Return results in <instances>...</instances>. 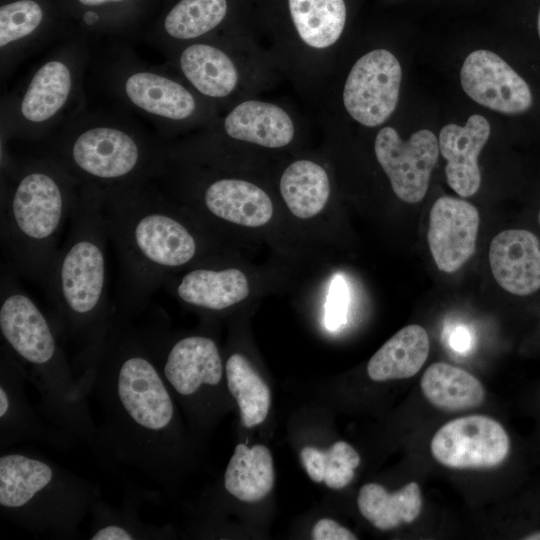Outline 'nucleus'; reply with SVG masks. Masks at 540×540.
<instances>
[{
  "instance_id": "f257e3e1",
  "label": "nucleus",
  "mask_w": 540,
  "mask_h": 540,
  "mask_svg": "<svg viewBox=\"0 0 540 540\" xmlns=\"http://www.w3.org/2000/svg\"><path fill=\"white\" fill-rule=\"evenodd\" d=\"M132 320L115 309L100 351L80 377L100 406L102 461L130 465L166 485L174 462L175 405Z\"/></svg>"
},
{
  "instance_id": "f03ea898",
  "label": "nucleus",
  "mask_w": 540,
  "mask_h": 540,
  "mask_svg": "<svg viewBox=\"0 0 540 540\" xmlns=\"http://www.w3.org/2000/svg\"><path fill=\"white\" fill-rule=\"evenodd\" d=\"M101 190L108 239L119 265L115 309L137 317L171 273L198 256L199 239L148 182Z\"/></svg>"
},
{
  "instance_id": "7ed1b4c3",
  "label": "nucleus",
  "mask_w": 540,
  "mask_h": 540,
  "mask_svg": "<svg viewBox=\"0 0 540 540\" xmlns=\"http://www.w3.org/2000/svg\"><path fill=\"white\" fill-rule=\"evenodd\" d=\"M69 233L42 284L62 334L78 348L80 369L100 351L115 309L108 299V239L102 190L79 185Z\"/></svg>"
},
{
  "instance_id": "20e7f679",
  "label": "nucleus",
  "mask_w": 540,
  "mask_h": 540,
  "mask_svg": "<svg viewBox=\"0 0 540 540\" xmlns=\"http://www.w3.org/2000/svg\"><path fill=\"white\" fill-rule=\"evenodd\" d=\"M5 269L0 290V331L40 396L43 413L58 428L84 441L102 458L98 427L88 408L89 390L76 378L50 320Z\"/></svg>"
},
{
  "instance_id": "39448f33",
  "label": "nucleus",
  "mask_w": 540,
  "mask_h": 540,
  "mask_svg": "<svg viewBox=\"0 0 540 540\" xmlns=\"http://www.w3.org/2000/svg\"><path fill=\"white\" fill-rule=\"evenodd\" d=\"M78 183L55 159L17 168L1 212V238L16 273L43 284L59 249Z\"/></svg>"
},
{
  "instance_id": "423d86ee",
  "label": "nucleus",
  "mask_w": 540,
  "mask_h": 540,
  "mask_svg": "<svg viewBox=\"0 0 540 540\" xmlns=\"http://www.w3.org/2000/svg\"><path fill=\"white\" fill-rule=\"evenodd\" d=\"M98 498L94 485L43 456H0L1 514L28 530L73 537Z\"/></svg>"
},
{
  "instance_id": "0eeeda50",
  "label": "nucleus",
  "mask_w": 540,
  "mask_h": 540,
  "mask_svg": "<svg viewBox=\"0 0 540 540\" xmlns=\"http://www.w3.org/2000/svg\"><path fill=\"white\" fill-rule=\"evenodd\" d=\"M57 160L78 185L100 189L148 182L159 170L157 148L116 126H91L63 146Z\"/></svg>"
},
{
  "instance_id": "6e6552de",
  "label": "nucleus",
  "mask_w": 540,
  "mask_h": 540,
  "mask_svg": "<svg viewBox=\"0 0 540 540\" xmlns=\"http://www.w3.org/2000/svg\"><path fill=\"white\" fill-rule=\"evenodd\" d=\"M138 327L171 393L190 399L220 384L222 358L212 338L188 335L167 340L156 321Z\"/></svg>"
},
{
  "instance_id": "1a4fd4ad",
  "label": "nucleus",
  "mask_w": 540,
  "mask_h": 540,
  "mask_svg": "<svg viewBox=\"0 0 540 540\" xmlns=\"http://www.w3.org/2000/svg\"><path fill=\"white\" fill-rule=\"evenodd\" d=\"M402 79L398 59L386 49H376L359 58L343 89V103L358 123L375 127L394 112Z\"/></svg>"
},
{
  "instance_id": "9d476101",
  "label": "nucleus",
  "mask_w": 540,
  "mask_h": 540,
  "mask_svg": "<svg viewBox=\"0 0 540 540\" xmlns=\"http://www.w3.org/2000/svg\"><path fill=\"white\" fill-rule=\"evenodd\" d=\"M430 449L442 465L456 469L492 468L510 450L504 427L485 415H468L445 423L432 437Z\"/></svg>"
},
{
  "instance_id": "9b49d317",
  "label": "nucleus",
  "mask_w": 540,
  "mask_h": 540,
  "mask_svg": "<svg viewBox=\"0 0 540 540\" xmlns=\"http://www.w3.org/2000/svg\"><path fill=\"white\" fill-rule=\"evenodd\" d=\"M374 150L396 196L407 203L422 200L439 155L435 134L421 129L402 140L394 128L386 126L378 132Z\"/></svg>"
},
{
  "instance_id": "f8f14e48",
  "label": "nucleus",
  "mask_w": 540,
  "mask_h": 540,
  "mask_svg": "<svg viewBox=\"0 0 540 540\" xmlns=\"http://www.w3.org/2000/svg\"><path fill=\"white\" fill-rule=\"evenodd\" d=\"M22 365L4 344L0 361L1 448L20 441H40L57 448L70 446L71 435L55 425L45 424L30 406L23 388Z\"/></svg>"
},
{
  "instance_id": "ddd939ff",
  "label": "nucleus",
  "mask_w": 540,
  "mask_h": 540,
  "mask_svg": "<svg viewBox=\"0 0 540 540\" xmlns=\"http://www.w3.org/2000/svg\"><path fill=\"white\" fill-rule=\"evenodd\" d=\"M460 81L472 100L503 114L523 113L533 102L527 82L505 60L489 50H475L466 57Z\"/></svg>"
},
{
  "instance_id": "4468645a",
  "label": "nucleus",
  "mask_w": 540,
  "mask_h": 540,
  "mask_svg": "<svg viewBox=\"0 0 540 540\" xmlns=\"http://www.w3.org/2000/svg\"><path fill=\"white\" fill-rule=\"evenodd\" d=\"M479 228L477 208L459 198L439 197L429 214L427 240L439 270L452 273L474 254Z\"/></svg>"
},
{
  "instance_id": "2eb2a0df",
  "label": "nucleus",
  "mask_w": 540,
  "mask_h": 540,
  "mask_svg": "<svg viewBox=\"0 0 540 540\" xmlns=\"http://www.w3.org/2000/svg\"><path fill=\"white\" fill-rule=\"evenodd\" d=\"M489 262L496 282L507 292L526 296L540 288V244L524 229H508L491 241Z\"/></svg>"
},
{
  "instance_id": "dca6fc26",
  "label": "nucleus",
  "mask_w": 540,
  "mask_h": 540,
  "mask_svg": "<svg viewBox=\"0 0 540 540\" xmlns=\"http://www.w3.org/2000/svg\"><path fill=\"white\" fill-rule=\"evenodd\" d=\"M489 135L490 124L479 114L471 115L464 126L447 124L439 133L447 183L461 197H470L480 188L478 156Z\"/></svg>"
},
{
  "instance_id": "f3484780",
  "label": "nucleus",
  "mask_w": 540,
  "mask_h": 540,
  "mask_svg": "<svg viewBox=\"0 0 540 540\" xmlns=\"http://www.w3.org/2000/svg\"><path fill=\"white\" fill-rule=\"evenodd\" d=\"M202 203L211 217L247 227H260L273 215V205L266 192L240 179L212 181L203 191Z\"/></svg>"
},
{
  "instance_id": "a211bd4d",
  "label": "nucleus",
  "mask_w": 540,
  "mask_h": 540,
  "mask_svg": "<svg viewBox=\"0 0 540 540\" xmlns=\"http://www.w3.org/2000/svg\"><path fill=\"white\" fill-rule=\"evenodd\" d=\"M173 286L184 303L205 310L221 311L245 299L249 284L237 268H195L184 274Z\"/></svg>"
},
{
  "instance_id": "6ab92c4d",
  "label": "nucleus",
  "mask_w": 540,
  "mask_h": 540,
  "mask_svg": "<svg viewBox=\"0 0 540 540\" xmlns=\"http://www.w3.org/2000/svg\"><path fill=\"white\" fill-rule=\"evenodd\" d=\"M126 98L149 115L180 121L196 110L194 96L178 82L152 71L130 73L124 83Z\"/></svg>"
},
{
  "instance_id": "aec40b11",
  "label": "nucleus",
  "mask_w": 540,
  "mask_h": 540,
  "mask_svg": "<svg viewBox=\"0 0 540 540\" xmlns=\"http://www.w3.org/2000/svg\"><path fill=\"white\" fill-rule=\"evenodd\" d=\"M224 129L233 139L267 148L288 145L294 137V125L281 107L258 100H248L233 108L224 120Z\"/></svg>"
},
{
  "instance_id": "412c9836",
  "label": "nucleus",
  "mask_w": 540,
  "mask_h": 540,
  "mask_svg": "<svg viewBox=\"0 0 540 540\" xmlns=\"http://www.w3.org/2000/svg\"><path fill=\"white\" fill-rule=\"evenodd\" d=\"M73 88L70 66L53 59L39 67L31 78L19 105L22 119L33 125L47 123L67 104Z\"/></svg>"
},
{
  "instance_id": "4be33fe9",
  "label": "nucleus",
  "mask_w": 540,
  "mask_h": 540,
  "mask_svg": "<svg viewBox=\"0 0 540 540\" xmlns=\"http://www.w3.org/2000/svg\"><path fill=\"white\" fill-rule=\"evenodd\" d=\"M429 349V336L422 326H405L371 357L368 376L377 382L410 378L423 367Z\"/></svg>"
},
{
  "instance_id": "5701e85b",
  "label": "nucleus",
  "mask_w": 540,
  "mask_h": 540,
  "mask_svg": "<svg viewBox=\"0 0 540 540\" xmlns=\"http://www.w3.org/2000/svg\"><path fill=\"white\" fill-rule=\"evenodd\" d=\"M420 387L433 406L446 411L472 409L485 398V390L475 376L444 362L433 363L425 370Z\"/></svg>"
},
{
  "instance_id": "b1692460",
  "label": "nucleus",
  "mask_w": 540,
  "mask_h": 540,
  "mask_svg": "<svg viewBox=\"0 0 540 540\" xmlns=\"http://www.w3.org/2000/svg\"><path fill=\"white\" fill-rule=\"evenodd\" d=\"M274 478L269 449L261 444L248 447L240 443L225 470L224 488L242 502H257L271 491Z\"/></svg>"
},
{
  "instance_id": "393cba45",
  "label": "nucleus",
  "mask_w": 540,
  "mask_h": 540,
  "mask_svg": "<svg viewBox=\"0 0 540 540\" xmlns=\"http://www.w3.org/2000/svg\"><path fill=\"white\" fill-rule=\"evenodd\" d=\"M179 63L186 79L208 97H226L237 86L238 72L233 61L215 46L189 45L182 51Z\"/></svg>"
},
{
  "instance_id": "a878e982",
  "label": "nucleus",
  "mask_w": 540,
  "mask_h": 540,
  "mask_svg": "<svg viewBox=\"0 0 540 540\" xmlns=\"http://www.w3.org/2000/svg\"><path fill=\"white\" fill-rule=\"evenodd\" d=\"M357 504L362 516L374 527L389 530L413 522L421 512L423 501L419 485L412 481L393 493L377 483L365 484L359 491Z\"/></svg>"
},
{
  "instance_id": "bb28decb",
  "label": "nucleus",
  "mask_w": 540,
  "mask_h": 540,
  "mask_svg": "<svg viewBox=\"0 0 540 540\" xmlns=\"http://www.w3.org/2000/svg\"><path fill=\"white\" fill-rule=\"evenodd\" d=\"M279 187L291 213L301 219L317 215L330 195L326 171L309 160H298L290 164L281 176Z\"/></svg>"
},
{
  "instance_id": "cd10ccee",
  "label": "nucleus",
  "mask_w": 540,
  "mask_h": 540,
  "mask_svg": "<svg viewBox=\"0 0 540 540\" xmlns=\"http://www.w3.org/2000/svg\"><path fill=\"white\" fill-rule=\"evenodd\" d=\"M289 11L302 41L316 49L332 46L346 22L344 0H288Z\"/></svg>"
},
{
  "instance_id": "c85d7f7f",
  "label": "nucleus",
  "mask_w": 540,
  "mask_h": 540,
  "mask_svg": "<svg viewBox=\"0 0 540 540\" xmlns=\"http://www.w3.org/2000/svg\"><path fill=\"white\" fill-rule=\"evenodd\" d=\"M227 387L240 408L247 428L262 423L270 408V390L265 381L241 354L234 353L225 364Z\"/></svg>"
},
{
  "instance_id": "c756f323",
  "label": "nucleus",
  "mask_w": 540,
  "mask_h": 540,
  "mask_svg": "<svg viewBox=\"0 0 540 540\" xmlns=\"http://www.w3.org/2000/svg\"><path fill=\"white\" fill-rule=\"evenodd\" d=\"M300 458L310 479L324 482L329 488L341 489L354 477L360 463L357 451L347 442L337 441L327 450L304 447Z\"/></svg>"
},
{
  "instance_id": "7c9ffc66",
  "label": "nucleus",
  "mask_w": 540,
  "mask_h": 540,
  "mask_svg": "<svg viewBox=\"0 0 540 540\" xmlns=\"http://www.w3.org/2000/svg\"><path fill=\"white\" fill-rule=\"evenodd\" d=\"M227 9L226 0H180L166 15L164 30L175 39H194L217 27Z\"/></svg>"
},
{
  "instance_id": "2f4dec72",
  "label": "nucleus",
  "mask_w": 540,
  "mask_h": 540,
  "mask_svg": "<svg viewBox=\"0 0 540 540\" xmlns=\"http://www.w3.org/2000/svg\"><path fill=\"white\" fill-rule=\"evenodd\" d=\"M136 501L129 502L124 510L114 511L111 507L97 498L91 512L94 523L92 525L91 540H134L155 539L157 529L141 523L136 517Z\"/></svg>"
},
{
  "instance_id": "473e14b6",
  "label": "nucleus",
  "mask_w": 540,
  "mask_h": 540,
  "mask_svg": "<svg viewBox=\"0 0 540 540\" xmlns=\"http://www.w3.org/2000/svg\"><path fill=\"white\" fill-rule=\"evenodd\" d=\"M44 18L41 5L35 0H16L0 8V47L9 45L32 35Z\"/></svg>"
},
{
  "instance_id": "72a5a7b5",
  "label": "nucleus",
  "mask_w": 540,
  "mask_h": 540,
  "mask_svg": "<svg viewBox=\"0 0 540 540\" xmlns=\"http://www.w3.org/2000/svg\"><path fill=\"white\" fill-rule=\"evenodd\" d=\"M350 293L345 278L338 274L331 281L326 305L324 323L328 330L335 331L347 321Z\"/></svg>"
},
{
  "instance_id": "f704fd0d",
  "label": "nucleus",
  "mask_w": 540,
  "mask_h": 540,
  "mask_svg": "<svg viewBox=\"0 0 540 540\" xmlns=\"http://www.w3.org/2000/svg\"><path fill=\"white\" fill-rule=\"evenodd\" d=\"M314 540H355L357 537L347 528L332 519H321L315 523L312 533Z\"/></svg>"
},
{
  "instance_id": "c9c22d12",
  "label": "nucleus",
  "mask_w": 540,
  "mask_h": 540,
  "mask_svg": "<svg viewBox=\"0 0 540 540\" xmlns=\"http://www.w3.org/2000/svg\"><path fill=\"white\" fill-rule=\"evenodd\" d=\"M449 343L455 351L466 352L471 348L472 335L466 327L458 326L451 332Z\"/></svg>"
},
{
  "instance_id": "e433bc0d",
  "label": "nucleus",
  "mask_w": 540,
  "mask_h": 540,
  "mask_svg": "<svg viewBox=\"0 0 540 540\" xmlns=\"http://www.w3.org/2000/svg\"><path fill=\"white\" fill-rule=\"evenodd\" d=\"M80 4L88 7L100 6L109 2H123L126 0H77Z\"/></svg>"
},
{
  "instance_id": "4c0bfd02",
  "label": "nucleus",
  "mask_w": 540,
  "mask_h": 540,
  "mask_svg": "<svg viewBox=\"0 0 540 540\" xmlns=\"http://www.w3.org/2000/svg\"><path fill=\"white\" fill-rule=\"evenodd\" d=\"M523 539L526 540H540V531L530 533L526 535Z\"/></svg>"
},
{
  "instance_id": "58836bf2",
  "label": "nucleus",
  "mask_w": 540,
  "mask_h": 540,
  "mask_svg": "<svg viewBox=\"0 0 540 540\" xmlns=\"http://www.w3.org/2000/svg\"><path fill=\"white\" fill-rule=\"evenodd\" d=\"M537 30H538V35L540 38V9H539L538 18H537Z\"/></svg>"
},
{
  "instance_id": "ea45409f",
  "label": "nucleus",
  "mask_w": 540,
  "mask_h": 540,
  "mask_svg": "<svg viewBox=\"0 0 540 540\" xmlns=\"http://www.w3.org/2000/svg\"><path fill=\"white\" fill-rule=\"evenodd\" d=\"M539 222H540V212H539Z\"/></svg>"
}]
</instances>
